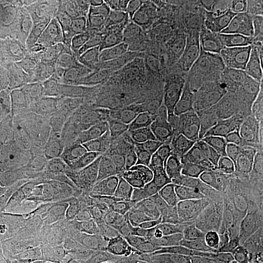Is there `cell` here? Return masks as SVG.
Here are the masks:
<instances>
[{
	"instance_id": "obj_23",
	"label": "cell",
	"mask_w": 263,
	"mask_h": 263,
	"mask_svg": "<svg viewBox=\"0 0 263 263\" xmlns=\"http://www.w3.org/2000/svg\"><path fill=\"white\" fill-rule=\"evenodd\" d=\"M12 257H10L9 252H8V249H6V246H5V241H3V238H2V235H0V263H12Z\"/></svg>"
},
{
	"instance_id": "obj_1",
	"label": "cell",
	"mask_w": 263,
	"mask_h": 263,
	"mask_svg": "<svg viewBox=\"0 0 263 263\" xmlns=\"http://www.w3.org/2000/svg\"><path fill=\"white\" fill-rule=\"evenodd\" d=\"M179 2H105L75 21L94 50L101 70L149 63L164 53L173 34Z\"/></svg>"
},
{
	"instance_id": "obj_4",
	"label": "cell",
	"mask_w": 263,
	"mask_h": 263,
	"mask_svg": "<svg viewBox=\"0 0 263 263\" xmlns=\"http://www.w3.org/2000/svg\"><path fill=\"white\" fill-rule=\"evenodd\" d=\"M21 226L27 238L25 263H65L92 247L89 228L43 186L25 197Z\"/></svg>"
},
{
	"instance_id": "obj_13",
	"label": "cell",
	"mask_w": 263,
	"mask_h": 263,
	"mask_svg": "<svg viewBox=\"0 0 263 263\" xmlns=\"http://www.w3.org/2000/svg\"><path fill=\"white\" fill-rule=\"evenodd\" d=\"M177 21L216 56L241 48L228 2H179Z\"/></svg>"
},
{
	"instance_id": "obj_17",
	"label": "cell",
	"mask_w": 263,
	"mask_h": 263,
	"mask_svg": "<svg viewBox=\"0 0 263 263\" xmlns=\"http://www.w3.org/2000/svg\"><path fill=\"white\" fill-rule=\"evenodd\" d=\"M129 263H176L179 250L164 237L152 231L126 249Z\"/></svg>"
},
{
	"instance_id": "obj_20",
	"label": "cell",
	"mask_w": 263,
	"mask_h": 263,
	"mask_svg": "<svg viewBox=\"0 0 263 263\" xmlns=\"http://www.w3.org/2000/svg\"><path fill=\"white\" fill-rule=\"evenodd\" d=\"M227 254L263 260V226L238 238Z\"/></svg>"
},
{
	"instance_id": "obj_14",
	"label": "cell",
	"mask_w": 263,
	"mask_h": 263,
	"mask_svg": "<svg viewBox=\"0 0 263 263\" xmlns=\"http://www.w3.org/2000/svg\"><path fill=\"white\" fill-rule=\"evenodd\" d=\"M263 122V92L222 105L212 124V146L221 164L233 173L237 151Z\"/></svg>"
},
{
	"instance_id": "obj_6",
	"label": "cell",
	"mask_w": 263,
	"mask_h": 263,
	"mask_svg": "<svg viewBox=\"0 0 263 263\" xmlns=\"http://www.w3.org/2000/svg\"><path fill=\"white\" fill-rule=\"evenodd\" d=\"M167 203L168 186L122 183L95 226L92 249H129L158 227Z\"/></svg>"
},
{
	"instance_id": "obj_18",
	"label": "cell",
	"mask_w": 263,
	"mask_h": 263,
	"mask_svg": "<svg viewBox=\"0 0 263 263\" xmlns=\"http://www.w3.org/2000/svg\"><path fill=\"white\" fill-rule=\"evenodd\" d=\"M233 179L241 192L263 203V151L235 170Z\"/></svg>"
},
{
	"instance_id": "obj_22",
	"label": "cell",
	"mask_w": 263,
	"mask_h": 263,
	"mask_svg": "<svg viewBox=\"0 0 263 263\" xmlns=\"http://www.w3.org/2000/svg\"><path fill=\"white\" fill-rule=\"evenodd\" d=\"M263 151V122L262 124L254 130V133L246 141V143L235 152L234 161H233V173L238 168L246 161L254 157L257 152Z\"/></svg>"
},
{
	"instance_id": "obj_7",
	"label": "cell",
	"mask_w": 263,
	"mask_h": 263,
	"mask_svg": "<svg viewBox=\"0 0 263 263\" xmlns=\"http://www.w3.org/2000/svg\"><path fill=\"white\" fill-rule=\"evenodd\" d=\"M263 226V203L241 192L238 196L196 209L189 252L227 254L243 235Z\"/></svg>"
},
{
	"instance_id": "obj_2",
	"label": "cell",
	"mask_w": 263,
	"mask_h": 263,
	"mask_svg": "<svg viewBox=\"0 0 263 263\" xmlns=\"http://www.w3.org/2000/svg\"><path fill=\"white\" fill-rule=\"evenodd\" d=\"M192 114L186 86L164 51L151 60L111 129L143 142L170 132L190 130Z\"/></svg>"
},
{
	"instance_id": "obj_12",
	"label": "cell",
	"mask_w": 263,
	"mask_h": 263,
	"mask_svg": "<svg viewBox=\"0 0 263 263\" xmlns=\"http://www.w3.org/2000/svg\"><path fill=\"white\" fill-rule=\"evenodd\" d=\"M233 173L215 160L187 158L174 171L168 183V199L190 208L206 206L238 196Z\"/></svg>"
},
{
	"instance_id": "obj_11",
	"label": "cell",
	"mask_w": 263,
	"mask_h": 263,
	"mask_svg": "<svg viewBox=\"0 0 263 263\" xmlns=\"http://www.w3.org/2000/svg\"><path fill=\"white\" fill-rule=\"evenodd\" d=\"M190 130H176L139 142L127 160L119 162L122 183L168 186L174 171L193 152Z\"/></svg>"
},
{
	"instance_id": "obj_5",
	"label": "cell",
	"mask_w": 263,
	"mask_h": 263,
	"mask_svg": "<svg viewBox=\"0 0 263 263\" xmlns=\"http://www.w3.org/2000/svg\"><path fill=\"white\" fill-rule=\"evenodd\" d=\"M100 66L82 29L69 19L60 28L53 69L51 117L76 133L79 116L94 91Z\"/></svg>"
},
{
	"instance_id": "obj_9",
	"label": "cell",
	"mask_w": 263,
	"mask_h": 263,
	"mask_svg": "<svg viewBox=\"0 0 263 263\" xmlns=\"http://www.w3.org/2000/svg\"><path fill=\"white\" fill-rule=\"evenodd\" d=\"M120 184L122 177L117 162L85 157L69 177L46 189L89 228L92 237L95 226Z\"/></svg>"
},
{
	"instance_id": "obj_19",
	"label": "cell",
	"mask_w": 263,
	"mask_h": 263,
	"mask_svg": "<svg viewBox=\"0 0 263 263\" xmlns=\"http://www.w3.org/2000/svg\"><path fill=\"white\" fill-rule=\"evenodd\" d=\"M65 263H129L126 250L117 247H98L82 250Z\"/></svg>"
},
{
	"instance_id": "obj_21",
	"label": "cell",
	"mask_w": 263,
	"mask_h": 263,
	"mask_svg": "<svg viewBox=\"0 0 263 263\" xmlns=\"http://www.w3.org/2000/svg\"><path fill=\"white\" fill-rule=\"evenodd\" d=\"M176 263H263V260L243 257V256H231V254L179 252L176 257Z\"/></svg>"
},
{
	"instance_id": "obj_24",
	"label": "cell",
	"mask_w": 263,
	"mask_h": 263,
	"mask_svg": "<svg viewBox=\"0 0 263 263\" xmlns=\"http://www.w3.org/2000/svg\"><path fill=\"white\" fill-rule=\"evenodd\" d=\"M262 86H263V48H262Z\"/></svg>"
},
{
	"instance_id": "obj_8",
	"label": "cell",
	"mask_w": 263,
	"mask_h": 263,
	"mask_svg": "<svg viewBox=\"0 0 263 263\" xmlns=\"http://www.w3.org/2000/svg\"><path fill=\"white\" fill-rule=\"evenodd\" d=\"M24 152L31 168L43 180V187L63 181L85 158L75 132L50 116L32 119L25 126Z\"/></svg>"
},
{
	"instance_id": "obj_16",
	"label": "cell",
	"mask_w": 263,
	"mask_h": 263,
	"mask_svg": "<svg viewBox=\"0 0 263 263\" xmlns=\"http://www.w3.org/2000/svg\"><path fill=\"white\" fill-rule=\"evenodd\" d=\"M234 15L241 48H263V2H228Z\"/></svg>"
},
{
	"instance_id": "obj_10",
	"label": "cell",
	"mask_w": 263,
	"mask_h": 263,
	"mask_svg": "<svg viewBox=\"0 0 263 263\" xmlns=\"http://www.w3.org/2000/svg\"><path fill=\"white\" fill-rule=\"evenodd\" d=\"M149 63H132L100 72L94 91L76 124V139L82 152L113 126Z\"/></svg>"
},
{
	"instance_id": "obj_3",
	"label": "cell",
	"mask_w": 263,
	"mask_h": 263,
	"mask_svg": "<svg viewBox=\"0 0 263 263\" xmlns=\"http://www.w3.org/2000/svg\"><path fill=\"white\" fill-rule=\"evenodd\" d=\"M66 21L67 2L53 3L51 13L21 12L0 21V72L15 81L43 72L53 76L59 34Z\"/></svg>"
},
{
	"instance_id": "obj_15",
	"label": "cell",
	"mask_w": 263,
	"mask_h": 263,
	"mask_svg": "<svg viewBox=\"0 0 263 263\" xmlns=\"http://www.w3.org/2000/svg\"><path fill=\"white\" fill-rule=\"evenodd\" d=\"M212 89L224 105L256 97L262 89V54L238 48L216 56Z\"/></svg>"
}]
</instances>
